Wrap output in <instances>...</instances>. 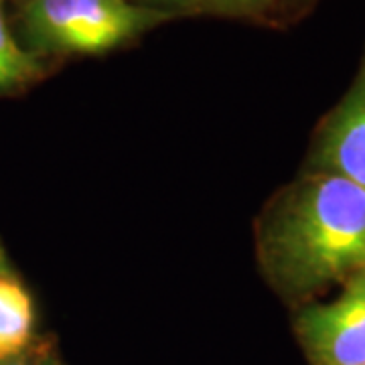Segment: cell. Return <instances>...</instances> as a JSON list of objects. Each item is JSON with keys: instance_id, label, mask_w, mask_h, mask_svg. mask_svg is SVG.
<instances>
[{"instance_id": "obj_1", "label": "cell", "mask_w": 365, "mask_h": 365, "mask_svg": "<svg viewBox=\"0 0 365 365\" xmlns=\"http://www.w3.org/2000/svg\"><path fill=\"white\" fill-rule=\"evenodd\" d=\"M262 260L287 294H304L365 274V189L314 173L268 215Z\"/></svg>"}, {"instance_id": "obj_2", "label": "cell", "mask_w": 365, "mask_h": 365, "mask_svg": "<svg viewBox=\"0 0 365 365\" xmlns=\"http://www.w3.org/2000/svg\"><path fill=\"white\" fill-rule=\"evenodd\" d=\"M165 19L167 11L130 0H31L25 11L26 33L37 47L79 55L112 51Z\"/></svg>"}, {"instance_id": "obj_3", "label": "cell", "mask_w": 365, "mask_h": 365, "mask_svg": "<svg viewBox=\"0 0 365 365\" xmlns=\"http://www.w3.org/2000/svg\"><path fill=\"white\" fill-rule=\"evenodd\" d=\"M297 331L314 365H364L365 274L347 280L337 299L307 307Z\"/></svg>"}, {"instance_id": "obj_4", "label": "cell", "mask_w": 365, "mask_h": 365, "mask_svg": "<svg viewBox=\"0 0 365 365\" xmlns=\"http://www.w3.org/2000/svg\"><path fill=\"white\" fill-rule=\"evenodd\" d=\"M319 173L337 175L365 189V69L323 132Z\"/></svg>"}, {"instance_id": "obj_5", "label": "cell", "mask_w": 365, "mask_h": 365, "mask_svg": "<svg viewBox=\"0 0 365 365\" xmlns=\"http://www.w3.org/2000/svg\"><path fill=\"white\" fill-rule=\"evenodd\" d=\"M35 329V307L13 276H0V361L23 355Z\"/></svg>"}, {"instance_id": "obj_6", "label": "cell", "mask_w": 365, "mask_h": 365, "mask_svg": "<svg viewBox=\"0 0 365 365\" xmlns=\"http://www.w3.org/2000/svg\"><path fill=\"white\" fill-rule=\"evenodd\" d=\"M39 59L16 43L0 11V93L23 88L39 78Z\"/></svg>"}, {"instance_id": "obj_7", "label": "cell", "mask_w": 365, "mask_h": 365, "mask_svg": "<svg viewBox=\"0 0 365 365\" xmlns=\"http://www.w3.org/2000/svg\"><path fill=\"white\" fill-rule=\"evenodd\" d=\"M170 2L207 9V11H220V13H252L272 4L274 0H170Z\"/></svg>"}, {"instance_id": "obj_8", "label": "cell", "mask_w": 365, "mask_h": 365, "mask_svg": "<svg viewBox=\"0 0 365 365\" xmlns=\"http://www.w3.org/2000/svg\"><path fill=\"white\" fill-rule=\"evenodd\" d=\"M45 364V359H35V357H31V355H19V357H14V359H6V361H0V365H43Z\"/></svg>"}, {"instance_id": "obj_9", "label": "cell", "mask_w": 365, "mask_h": 365, "mask_svg": "<svg viewBox=\"0 0 365 365\" xmlns=\"http://www.w3.org/2000/svg\"><path fill=\"white\" fill-rule=\"evenodd\" d=\"M9 272H11V264H9L4 250L0 246V276H9Z\"/></svg>"}, {"instance_id": "obj_10", "label": "cell", "mask_w": 365, "mask_h": 365, "mask_svg": "<svg viewBox=\"0 0 365 365\" xmlns=\"http://www.w3.org/2000/svg\"><path fill=\"white\" fill-rule=\"evenodd\" d=\"M43 365H61V364H59L57 359H51V357H49V359H45V364Z\"/></svg>"}, {"instance_id": "obj_11", "label": "cell", "mask_w": 365, "mask_h": 365, "mask_svg": "<svg viewBox=\"0 0 365 365\" xmlns=\"http://www.w3.org/2000/svg\"><path fill=\"white\" fill-rule=\"evenodd\" d=\"M364 365H365V364H364Z\"/></svg>"}]
</instances>
